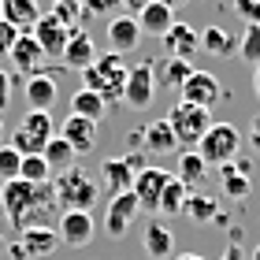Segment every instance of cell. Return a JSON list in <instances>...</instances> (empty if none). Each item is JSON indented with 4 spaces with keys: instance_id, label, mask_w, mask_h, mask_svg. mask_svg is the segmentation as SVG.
Masks as SVG:
<instances>
[{
    "instance_id": "1",
    "label": "cell",
    "mask_w": 260,
    "mask_h": 260,
    "mask_svg": "<svg viewBox=\"0 0 260 260\" xmlns=\"http://www.w3.org/2000/svg\"><path fill=\"white\" fill-rule=\"evenodd\" d=\"M49 205H56L52 182L34 186L26 179H11V182L0 186V208H4V216L15 223V227H49V223L41 219Z\"/></svg>"
},
{
    "instance_id": "2",
    "label": "cell",
    "mask_w": 260,
    "mask_h": 260,
    "mask_svg": "<svg viewBox=\"0 0 260 260\" xmlns=\"http://www.w3.org/2000/svg\"><path fill=\"white\" fill-rule=\"evenodd\" d=\"M97 193H101L97 179H93L82 164L60 171L52 179V197H56V205H60L63 212H89L93 205H97Z\"/></svg>"
},
{
    "instance_id": "3",
    "label": "cell",
    "mask_w": 260,
    "mask_h": 260,
    "mask_svg": "<svg viewBox=\"0 0 260 260\" xmlns=\"http://www.w3.org/2000/svg\"><path fill=\"white\" fill-rule=\"evenodd\" d=\"M126 60L119 52H104L97 56L86 71H82V89H93L104 101H123V86H126Z\"/></svg>"
},
{
    "instance_id": "4",
    "label": "cell",
    "mask_w": 260,
    "mask_h": 260,
    "mask_svg": "<svg viewBox=\"0 0 260 260\" xmlns=\"http://www.w3.org/2000/svg\"><path fill=\"white\" fill-rule=\"evenodd\" d=\"M197 156L208 164H216V168H223V164H231V160H238V152H242V130L234 126V123H212L205 130V138L197 141Z\"/></svg>"
},
{
    "instance_id": "5",
    "label": "cell",
    "mask_w": 260,
    "mask_h": 260,
    "mask_svg": "<svg viewBox=\"0 0 260 260\" xmlns=\"http://www.w3.org/2000/svg\"><path fill=\"white\" fill-rule=\"evenodd\" d=\"M52 134H56L52 112H26L15 138H11V149H19V156H41V149L49 145Z\"/></svg>"
},
{
    "instance_id": "6",
    "label": "cell",
    "mask_w": 260,
    "mask_h": 260,
    "mask_svg": "<svg viewBox=\"0 0 260 260\" xmlns=\"http://www.w3.org/2000/svg\"><path fill=\"white\" fill-rule=\"evenodd\" d=\"M168 123L175 130V138H179V145H197L201 138H205V130L212 126V112L208 108H197V104H186L179 101L168 115Z\"/></svg>"
},
{
    "instance_id": "7",
    "label": "cell",
    "mask_w": 260,
    "mask_h": 260,
    "mask_svg": "<svg viewBox=\"0 0 260 260\" xmlns=\"http://www.w3.org/2000/svg\"><path fill=\"white\" fill-rule=\"evenodd\" d=\"M179 97H182L186 104H197V108H208V112H212V108L223 101V86H219V78L212 75V71H193V75L182 82Z\"/></svg>"
},
{
    "instance_id": "8",
    "label": "cell",
    "mask_w": 260,
    "mask_h": 260,
    "mask_svg": "<svg viewBox=\"0 0 260 260\" xmlns=\"http://www.w3.org/2000/svg\"><path fill=\"white\" fill-rule=\"evenodd\" d=\"M141 168H145V160L134 156V152H126V156H108L101 164V179L108 186V193L115 197V193H126L130 186H134V175Z\"/></svg>"
},
{
    "instance_id": "9",
    "label": "cell",
    "mask_w": 260,
    "mask_h": 260,
    "mask_svg": "<svg viewBox=\"0 0 260 260\" xmlns=\"http://www.w3.org/2000/svg\"><path fill=\"white\" fill-rule=\"evenodd\" d=\"M168 179H171V175L164 171V168H156V164H145V168L134 175V186H130V193L138 197L141 212H156L160 193H164V186H168Z\"/></svg>"
},
{
    "instance_id": "10",
    "label": "cell",
    "mask_w": 260,
    "mask_h": 260,
    "mask_svg": "<svg viewBox=\"0 0 260 260\" xmlns=\"http://www.w3.org/2000/svg\"><path fill=\"white\" fill-rule=\"evenodd\" d=\"M152 93H156V78H152V63L141 60L138 67L126 71V86H123V101L130 108H149Z\"/></svg>"
},
{
    "instance_id": "11",
    "label": "cell",
    "mask_w": 260,
    "mask_h": 260,
    "mask_svg": "<svg viewBox=\"0 0 260 260\" xmlns=\"http://www.w3.org/2000/svg\"><path fill=\"white\" fill-rule=\"evenodd\" d=\"M138 212H141V205H138V197L134 193H115V197H108V212H104V231L112 234V238H123V234L130 231V223L138 219Z\"/></svg>"
},
{
    "instance_id": "12",
    "label": "cell",
    "mask_w": 260,
    "mask_h": 260,
    "mask_svg": "<svg viewBox=\"0 0 260 260\" xmlns=\"http://www.w3.org/2000/svg\"><path fill=\"white\" fill-rule=\"evenodd\" d=\"M60 245H71V249H86L93 242V234H97V223H93L89 212H63L60 216Z\"/></svg>"
},
{
    "instance_id": "13",
    "label": "cell",
    "mask_w": 260,
    "mask_h": 260,
    "mask_svg": "<svg viewBox=\"0 0 260 260\" xmlns=\"http://www.w3.org/2000/svg\"><path fill=\"white\" fill-rule=\"evenodd\" d=\"M75 30V26H67V22L60 15H41L38 22H34V30H30V38L41 45V52L45 56H60L63 52V45H67V34Z\"/></svg>"
},
{
    "instance_id": "14",
    "label": "cell",
    "mask_w": 260,
    "mask_h": 260,
    "mask_svg": "<svg viewBox=\"0 0 260 260\" xmlns=\"http://www.w3.org/2000/svg\"><path fill=\"white\" fill-rule=\"evenodd\" d=\"M60 60H63V71H86L93 60H97V45H93V38L86 30L75 26L67 34V45H63Z\"/></svg>"
},
{
    "instance_id": "15",
    "label": "cell",
    "mask_w": 260,
    "mask_h": 260,
    "mask_svg": "<svg viewBox=\"0 0 260 260\" xmlns=\"http://www.w3.org/2000/svg\"><path fill=\"white\" fill-rule=\"evenodd\" d=\"M71 149L78 152V156H86V152H93V145H97V123L93 119H82V115H67L63 126L56 130Z\"/></svg>"
},
{
    "instance_id": "16",
    "label": "cell",
    "mask_w": 260,
    "mask_h": 260,
    "mask_svg": "<svg viewBox=\"0 0 260 260\" xmlns=\"http://www.w3.org/2000/svg\"><path fill=\"white\" fill-rule=\"evenodd\" d=\"M138 41H141V26H138V19L134 15H115L108 19V52H134L138 49Z\"/></svg>"
},
{
    "instance_id": "17",
    "label": "cell",
    "mask_w": 260,
    "mask_h": 260,
    "mask_svg": "<svg viewBox=\"0 0 260 260\" xmlns=\"http://www.w3.org/2000/svg\"><path fill=\"white\" fill-rule=\"evenodd\" d=\"M19 249L26 253V260L52 256L56 249H60V234L49 231V227H22L19 231Z\"/></svg>"
},
{
    "instance_id": "18",
    "label": "cell",
    "mask_w": 260,
    "mask_h": 260,
    "mask_svg": "<svg viewBox=\"0 0 260 260\" xmlns=\"http://www.w3.org/2000/svg\"><path fill=\"white\" fill-rule=\"evenodd\" d=\"M22 93H26L30 112H52L56 97H60V86H56V78H49L45 71H38V75H30V78H26Z\"/></svg>"
},
{
    "instance_id": "19",
    "label": "cell",
    "mask_w": 260,
    "mask_h": 260,
    "mask_svg": "<svg viewBox=\"0 0 260 260\" xmlns=\"http://www.w3.org/2000/svg\"><path fill=\"white\" fill-rule=\"evenodd\" d=\"M8 56H11V67H15L19 75H26V78H30V75H38V71H41V63H45V52H41V45L34 41L30 34H19Z\"/></svg>"
},
{
    "instance_id": "20",
    "label": "cell",
    "mask_w": 260,
    "mask_h": 260,
    "mask_svg": "<svg viewBox=\"0 0 260 260\" xmlns=\"http://www.w3.org/2000/svg\"><path fill=\"white\" fill-rule=\"evenodd\" d=\"M138 138H141V145H145L149 152H156V156H168V152L179 149V138H175L168 115H164V119H152L149 126H141Z\"/></svg>"
},
{
    "instance_id": "21",
    "label": "cell",
    "mask_w": 260,
    "mask_h": 260,
    "mask_svg": "<svg viewBox=\"0 0 260 260\" xmlns=\"http://www.w3.org/2000/svg\"><path fill=\"white\" fill-rule=\"evenodd\" d=\"M249 171H253L249 160H231V164H223V168H219V175H223V193H227L231 201H245V197L253 193Z\"/></svg>"
},
{
    "instance_id": "22",
    "label": "cell",
    "mask_w": 260,
    "mask_h": 260,
    "mask_svg": "<svg viewBox=\"0 0 260 260\" xmlns=\"http://www.w3.org/2000/svg\"><path fill=\"white\" fill-rule=\"evenodd\" d=\"M160 41H164V49H168V56H179V60H190V56L201 49L197 30L190 26V22H179V19L171 22V30L164 34Z\"/></svg>"
},
{
    "instance_id": "23",
    "label": "cell",
    "mask_w": 260,
    "mask_h": 260,
    "mask_svg": "<svg viewBox=\"0 0 260 260\" xmlns=\"http://www.w3.org/2000/svg\"><path fill=\"white\" fill-rule=\"evenodd\" d=\"M134 19H138V26H141V38H164V34L171 30V22H175V8L152 0V4L141 8Z\"/></svg>"
},
{
    "instance_id": "24",
    "label": "cell",
    "mask_w": 260,
    "mask_h": 260,
    "mask_svg": "<svg viewBox=\"0 0 260 260\" xmlns=\"http://www.w3.org/2000/svg\"><path fill=\"white\" fill-rule=\"evenodd\" d=\"M0 19L11 22L19 34H30L34 22L41 19V8L38 0H0Z\"/></svg>"
},
{
    "instance_id": "25",
    "label": "cell",
    "mask_w": 260,
    "mask_h": 260,
    "mask_svg": "<svg viewBox=\"0 0 260 260\" xmlns=\"http://www.w3.org/2000/svg\"><path fill=\"white\" fill-rule=\"evenodd\" d=\"M145 253L152 260H171L175 256V234L164 219H149L145 223Z\"/></svg>"
},
{
    "instance_id": "26",
    "label": "cell",
    "mask_w": 260,
    "mask_h": 260,
    "mask_svg": "<svg viewBox=\"0 0 260 260\" xmlns=\"http://www.w3.org/2000/svg\"><path fill=\"white\" fill-rule=\"evenodd\" d=\"M193 75V67H190V60H179V56H164L160 63H152V78L160 82V86H168V89H175L179 93L182 89V82Z\"/></svg>"
},
{
    "instance_id": "27",
    "label": "cell",
    "mask_w": 260,
    "mask_h": 260,
    "mask_svg": "<svg viewBox=\"0 0 260 260\" xmlns=\"http://www.w3.org/2000/svg\"><path fill=\"white\" fill-rule=\"evenodd\" d=\"M182 216L190 223H216L219 219V201L205 190H190V197L182 205Z\"/></svg>"
},
{
    "instance_id": "28",
    "label": "cell",
    "mask_w": 260,
    "mask_h": 260,
    "mask_svg": "<svg viewBox=\"0 0 260 260\" xmlns=\"http://www.w3.org/2000/svg\"><path fill=\"white\" fill-rule=\"evenodd\" d=\"M197 38H201V52L216 56V60H223V56H231V52H238V38H234V34H227L223 26H205Z\"/></svg>"
},
{
    "instance_id": "29",
    "label": "cell",
    "mask_w": 260,
    "mask_h": 260,
    "mask_svg": "<svg viewBox=\"0 0 260 260\" xmlns=\"http://www.w3.org/2000/svg\"><path fill=\"white\" fill-rule=\"evenodd\" d=\"M104 112H108V101L97 97L93 89H75V93H71V115H82V119L101 123Z\"/></svg>"
},
{
    "instance_id": "30",
    "label": "cell",
    "mask_w": 260,
    "mask_h": 260,
    "mask_svg": "<svg viewBox=\"0 0 260 260\" xmlns=\"http://www.w3.org/2000/svg\"><path fill=\"white\" fill-rule=\"evenodd\" d=\"M41 156H45V164L52 168V175H60V171H67V168H75V164H78V152L71 149L60 134L49 138V145L41 149Z\"/></svg>"
},
{
    "instance_id": "31",
    "label": "cell",
    "mask_w": 260,
    "mask_h": 260,
    "mask_svg": "<svg viewBox=\"0 0 260 260\" xmlns=\"http://www.w3.org/2000/svg\"><path fill=\"white\" fill-rule=\"evenodd\" d=\"M205 175H208V164L197 156V149H190V152H182V156H179V171H175V179H179L186 190H197V186L205 182Z\"/></svg>"
},
{
    "instance_id": "32",
    "label": "cell",
    "mask_w": 260,
    "mask_h": 260,
    "mask_svg": "<svg viewBox=\"0 0 260 260\" xmlns=\"http://www.w3.org/2000/svg\"><path fill=\"white\" fill-rule=\"evenodd\" d=\"M186 197H190V190L175 179H168V186H164V193H160V205H156V216H182V205H186Z\"/></svg>"
},
{
    "instance_id": "33",
    "label": "cell",
    "mask_w": 260,
    "mask_h": 260,
    "mask_svg": "<svg viewBox=\"0 0 260 260\" xmlns=\"http://www.w3.org/2000/svg\"><path fill=\"white\" fill-rule=\"evenodd\" d=\"M19 179H26V182H34V186L52 182V168L45 164V156H22V164H19Z\"/></svg>"
},
{
    "instance_id": "34",
    "label": "cell",
    "mask_w": 260,
    "mask_h": 260,
    "mask_svg": "<svg viewBox=\"0 0 260 260\" xmlns=\"http://www.w3.org/2000/svg\"><path fill=\"white\" fill-rule=\"evenodd\" d=\"M238 56L249 67H260V26H245L238 34Z\"/></svg>"
},
{
    "instance_id": "35",
    "label": "cell",
    "mask_w": 260,
    "mask_h": 260,
    "mask_svg": "<svg viewBox=\"0 0 260 260\" xmlns=\"http://www.w3.org/2000/svg\"><path fill=\"white\" fill-rule=\"evenodd\" d=\"M19 149H11V145H0V182H11V179H19Z\"/></svg>"
},
{
    "instance_id": "36",
    "label": "cell",
    "mask_w": 260,
    "mask_h": 260,
    "mask_svg": "<svg viewBox=\"0 0 260 260\" xmlns=\"http://www.w3.org/2000/svg\"><path fill=\"white\" fill-rule=\"evenodd\" d=\"M231 4L245 19V26H260V0H231Z\"/></svg>"
},
{
    "instance_id": "37",
    "label": "cell",
    "mask_w": 260,
    "mask_h": 260,
    "mask_svg": "<svg viewBox=\"0 0 260 260\" xmlns=\"http://www.w3.org/2000/svg\"><path fill=\"white\" fill-rule=\"evenodd\" d=\"M52 4H56L52 15H60L67 26H75V19H78V11H82V0H52Z\"/></svg>"
},
{
    "instance_id": "38",
    "label": "cell",
    "mask_w": 260,
    "mask_h": 260,
    "mask_svg": "<svg viewBox=\"0 0 260 260\" xmlns=\"http://www.w3.org/2000/svg\"><path fill=\"white\" fill-rule=\"evenodd\" d=\"M123 0H82V8L89 11V15H108V11H115Z\"/></svg>"
},
{
    "instance_id": "39",
    "label": "cell",
    "mask_w": 260,
    "mask_h": 260,
    "mask_svg": "<svg viewBox=\"0 0 260 260\" xmlns=\"http://www.w3.org/2000/svg\"><path fill=\"white\" fill-rule=\"evenodd\" d=\"M15 38H19V30L11 26V22H4V19H0V56H8V52H11Z\"/></svg>"
},
{
    "instance_id": "40",
    "label": "cell",
    "mask_w": 260,
    "mask_h": 260,
    "mask_svg": "<svg viewBox=\"0 0 260 260\" xmlns=\"http://www.w3.org/2000/svg\"><path fill=\"white\" fill-rule=\"evenodd\" d=\"M8 101H11V78H8V71H0V112L8 108Z\"/></svg>"
},
{
    "instance_id": "41",
    "label": "cell",
    "mask_w": 260,
    "mask_h": 260,
    "mask_svg": "<svg viewBox=\"0 0 260 260\" xmlns=\"http://www.w3.org/2000/svg\"><path fill=\"white\" fill-rule=\"evenodd\" d=\"M249 145H253V152L260 156V115L253 119V126H249Z\"/></svg>"
},
{
    "instance_id": "42",
    "label": "cell",
    "mask_w": 260,
    "mask_h": 260,
    "mask_svg": "<svg viewBox=\"0 0 260 260\" xmlns=\"http://www.w3.org/2000/svg\"><path fill=\"white\" fill-rule=\"evenodd\" d=\"M219 260H245V253H242V245H227Z\"/></svg>"
},
{
    "instance_id": "43",
    "label": "cell",
    "mask_w": 260,
    "mask_h": 260,
    "mask_svg": "<svg viewBox=\"0 0 260 260\" xmlns=\"http://www.w3.org/2000/svg\"><path fill=\"white\" fill-rule=\"evenodd\" d=\"M149 4H152V0H123V8L130 11V15H138V11H141V8H149Z\"/></svg>"
},
{
    "instance_id": "44",
    "label": "cell",
    "mask_w": 260,
    "mask_h": 260,
    "mask_svg": "<svg viewBox=\"0 0 260 260\" xmlns=\"http://www.w3.org/2000/svg\"><path fill=\"white\" fill-rule=\"evenodd\" d=\"M253 93H256V97H260V67L253 71Z\"/></svg>"
},
{
    "instance_id": "45",
    "label": "cell",
    "mask_w": 260,
    "mask_h": 260,
    "mask_svg": "<svg viewBox=\"0 0 260 260\" xmlns=\"http://www.w3.org/2000/svg\"><path fill=\"white\" fill-rule=\"evenodd\" d=\"M175 260H205L201 253H182V256H175Z\"/></svg>"
},
{
    "instance_id": "46",
    "label": "cell",
    "mask_w": 260,
    "mask_h": 260,
    "mask_svg": "<svg viewBox=\"0 0 260 260\" xmlns=\"http://www.w3.org/2000/svg\"><path fill=\"white\" fill-rule=\"evenodd\" d=\"M160 4H168V8H179V4H186V0H160Z\"/></svg>"
},
{
    "instance_id": "47",
    "label": "cell",
    "mask_w": 260,
    "mask_h": 260,
    "mask_svg": "<svg viewBox=\"0 0 260 260\" xmlns=\"http://www.w3.org/2000/svg\"><path fill=\"white\" fill-rule=\"evenodd\" d=\"M253 260H260V245H256V249H253Z\"/></svg>"
},
{
    "instance_id": "48",
    "label": "cell",
    "mask_w": 260,
    "mask_h": 260,
    "mask_svg": "<svg viewBox=\"0 0 260 260\" xmlns=\"http://www.w3.org/2000/svg\"><path fill=\"white\" fill-rule=\"evenodd\" d=\"M4 249H8V245H4V238H0V253H4Z\"/></svg>"
},
{
    "instance_id": "49",
    "label": "cell",
    "mask_w": 260,
    "mask_h": 260,
    "mask_svg": "<svg viewBox=\"0 0 260 260\" xmlns=\"http://www.w3.org/2000/svg\"><path fill=\"white\" fill-rule=\"evenodd\" d=\"M0 216H4V208H0Z\"/></svg>"
},
{
    "instance_id": "50",
    "label": "cell",
    "mask_w": 260,
    "mask_h": 260,
    "mask_svg": "<svg viewBox=\"0 0 260 260\" xmlns=\"http://www.w3.org/2000/svg\"><path fill=\"white\" fill-rule=\"evenodd\" d=\"M0 130H4V123H0Z\"/></svg>"
}]
</instances>
